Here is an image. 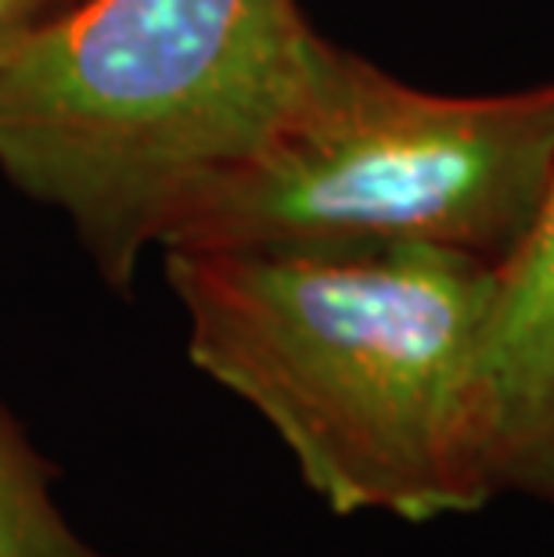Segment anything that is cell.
Listing matches in <instances>:
<instances>
[{"label":"cell","instance_id":"1","mask_svg":"<svg viewBox=\"0 0 554 557\" xmlns=\"http://www.w3.org/2000/svg\"><path fill=\"white\" fill-rule=\"evenodd\" d=\"M187 357L253 407L338 518L497 500L490 349L504 270L435 245L167 248Z\"/></svg>","mask_w":554,"mask_h":557},{"label":"cell","instance_id":"6","mask_svg":"<svg viewBox=\"0 0 554 557\" xmlns=\"http://www.w3.org/2000/svg\"><path fill=\"white\" fill-rule=\"evenodd\" d=\"M554 346V191L537 234L504 270V295L490 349V393L526 374Z\"/></svg>","mask_w":554,"mask_h":557},{"label":"cell","instance_id":"3","mask_svg":"<svg viewBox=\"0 0 554 557\" xmlns=\"http://www.w3.org/2000/svg\"><path fill=\"white\" fill-rule=\"evenodd\" d=\"M551 191L554 83L446 98L332 44L292 120L162 252L435 245L508 270Z\"/></svg>","mask_w":554,"mask_h":557},{"label":"cell","instance_id":"2","mask_svg":"<svg viewBox=\"0 0 554 557\" xmlns=\"http://www.w3.org/2000/svg\"><path fill=\"white\" fill-rule=\"evenodd\" d=\"M332 40L296 0H76L0 65V170L112 292L253 162Z\"/></svg>","mask_w":554,"mask_h":557},{"label":"cell","instance_id":"5","mask_svg":"<svg viewBox=\"0 0 554 557\" xmlns=\"http://www.w3.org/2000/svg\"><path fill=\"white\" fill-rule=\"evenodd\" d=\"M497 490L554 504V346L493 399Z\"/></svg>","mask_w":554,"mask_h":557},{"label":"cell","instance_id":"4","mask_svg":"<svg viewBox=\"0 0 554 557\" xmlns=\"http://www.w3.org/2000/svg\"><path fill=\"white\" fill-rule=\"evenodd\" d=\"M54 479L58 468L0 403V557H109L73 529Z\"/></svg>","mask_w":554,"mask_h":557},{"label":"cell","instance_id":"7","mask_svg":"<svg viewBox=\"0 0 554 557\" xmlns=\"http://www.w3.org/2000/svg\"><path fill=\"white\" fill-rule=\"evenodd\" d=\"M76 0H0V65L15 58L40 29L62 18Z\"/></svg>","mask_w":554,"mask_h":557}]
</instances>
